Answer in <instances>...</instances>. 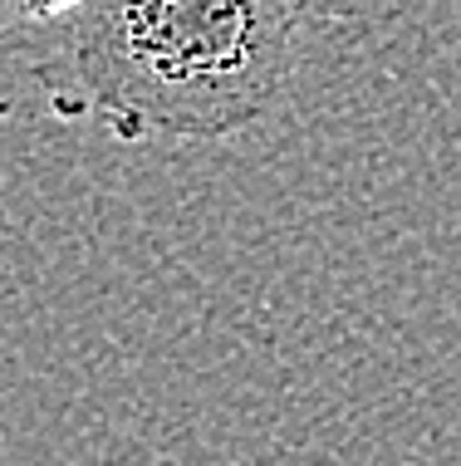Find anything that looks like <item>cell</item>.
<instances>
[{
  "label": "cell",
  "instance_id": "cell-1",
  "mask_svg": "<svg viewBox=\"0 0 461 466\" xmlns=\"http://www.w3.org/2000/svg\"><path fill=\"white\" fill-rule=\"evenodd\" d=\"M315 0H84L30 30V84L55 118L114 143H226L270 123L300 74Z\"/></svg>",
  "mask_w": 461,
  "mask_h": 466
},
{
  "label": "cell",
  "instance_id": "cell-2",
  "mask_svg": "<svg viewBox=\"0 0 461 466\" xmlns=\"http://www.w3.org/2000/svg\"><path fill=\"white\" fill-rule=\"evenodd\" d=\"M30 30L20 0H0V123L20 113V74L30 79Z\"/></svg>",
  "mask_w": 461,
  "mask_h": 466
},
{
  "label": "cell",
  "instance_id": "cell-3",
  "mask_svg": "<svg viewBox=\"0 0 461 466\" xmlns=\"http://www.w3.org/2000/svg\"><path fill=\"white\" fill-rule=\"evenodd\" d=\"M74 5H84V0H20V10H25V20H30V25H45V20L74 10Z\"/></svg>",
  "mask_w": 461,
  "mask_h": 466
}]
</instances>
